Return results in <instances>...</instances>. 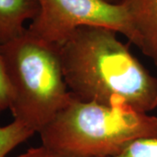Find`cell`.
Returning <instances> with one entry per match:
<instances>
[{
  "label": "cell",
  "mask_w": 157,
  "mask_h": 157,
  "mask_svg": "<svg viewBox=\"0 0 157 157\" xmlns=\"http://www.w3.org/2000/svg\"><path fill=\"white\" fill-rule=\"evenodd\" d=\"M117 34L111 29L86 26L59 46L67 86L78 101L126 104L147 113L157 107V78Z\"/></svg>",
  "instance_id": "cell-1"
},
{
  "label": "cell",
  "mask_w": 157,
  "mask_h": 157,
  "mask_svg": "<svg viewBox=\"0 0 157 157\" xmlns=\"http://www.w3.org/2000/svg\"><path fill=\"white\" fill-rule=\"evenodd\" d=\"M41 144L78 157L117 155L139 139L157 137V117L126 104L73 97L39 133Z\"/></svg>",
  "instance_id": "cell-2"
},
{
  "label": "cell",
  "mask_w": 157,
  "mask_h": 157,
  "mask_svg": "<svg viewBox=\"0 0 157 157\" xmlns=\"http://www.w3.org/2000/svg\"><path fill=\"white\" fill-rule=\"evenodd\" d=\"M12 100L14 121L34 133L45 128L72 98L59 55V46L47 43L28 28L1 45Z\"/></svg>",
  "instance_id": "cell-3"
},
{
  "label": "cell",
  "mask_w": 157,
  "mask_h": 157,
  "mask_svg": "<svg viewBox=\"0 0 157 157\" xmlns=\"http://www.w3.org/2000/svg\"><path fill=\"white\" fill-rule=\"evenodd\" d=\"M38 15L28 30L57 46L62 45L78 28L104 27L121 33L135 45L134 30L127 11L119 2L106 0H37Z\"/></svg>",
  "instance_id": "cell-4"
},
{
  "label": "cell",
  "mask_w": 157,
  "mask_h": 157,
  "mask_svg": "<svg viewBox=\"0 0 157 157\" xmlns=\"http://www.w3.org/2000/svg\"><path fill=\"white\" fill-rule=\"evenodd\" d=\"M134 30L135 45L157 66V0H121Z\"/></svg>",
  "instance_id": "cell-5"
},
{
  "label": "cell",
  "mask_w": 157,
  "mask_h": 157,
  "mask_svg": "<svg viewBox=\"0 0 157 157\" xmlns=\"http://www.w3.org/2000/svg\"><path fill=\"white\" fill-rule=\"evenodd\" d=\"M39 11L37 0H0V45L20 36Z\"/></svg>",
  "instance_id": "cell-6"
},
{
  "label": "cell",
  "mask_w": 157,
  "mask_h": 157,
  "mask_svg": "<svg viewBox=\"0 0 157 157\" xmlns=\"http://www.w3.org/2000/svg\"><path fill=\"white\" fill-rule=\"evenodd\" d=\"M34 134L33 131L14 120L6 126H0V157L7 156Z\"/></svg>",
  "instance_id": "cell-7"
},
{
  "label": "cell",
  "mask_w": 157,
  "mask_h": 157,
  "mask_svg": "<svg viewBox=\"0 0 157 157\" xmlns=\"http://www.w3.org/2000/svg\"><path fill=\"white\" fill-rule=\"evenodd\" d=\"M112 157H157V137L135 140L121 153Z\"/></svg>",
  "instance_id": "cell-8"
},
{
  "label": "cell",
  "mask_w": 157,
  "mask_h": 157,
  "mask_svg": "<svg viewBox=\"0 0 157 157\" xmlns=\"http://www.w3.org/2000/svg\"><path fill=\"white\" fill-rule=\"evenodd\" d=\"M12 100V93L10 81L6 73L5 62L0 45V114L10 109Z\"/></svg>",
  "instance_id": "cell-9"
},
{
  "label": "cell",
  "mask_w": 157,
  "mask_h": 157,
  "mask_svg": "<svg viewBox=\"0 0 157 157\" xmlns=\"http://www.w3.org/2000/svg\"><path fill=\"white\" fill-rule=\"evenodd\" d=\"M16 157H78L71 154L53 149L48 147L40 145L39 147H33L25 152L20 154Z\"/></svg>",
  "instance_id": "cell-10"
},
{
  "label": "cell",
  "mask_w": 157,
  "mask_h": 157,
  "mask_svg": "<svg viewBox=\"0 0 157 157\" xmlns=\"http://www.w3.org/2000/svg\"><path fill=\"white\" fill-rule=\"evenodd\" d=\"M107 2H110V3H113V4H117L120 2V0H106Z\"/></svg>",
  "instance_id": "cell-11"
}]
</instances>
